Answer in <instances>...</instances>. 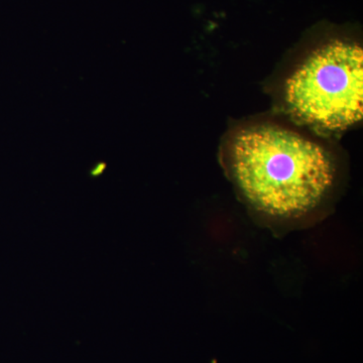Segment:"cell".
Returning <instances> with one entry per match:
<instances>
[{
    "instance_id": "obj_1",
    "label": "cell",
    "mask_w": 363,
    "mask_h": 363,
    "mask_svg": "<svg viewBox=\"0 0 363 363\" xmlns=\"http://www.w3.org/2000/svg\"><path fill=\"white\" fill-rule=\"evenodd\" d=\"M231 171L255 209L277 219H298L316 209L335 180L321 145L292 130L262 125L233 140Z\"/></svg>"
},
{
    "instance_id": "obj_2",
    "label": "cell",
    "mask_w": 363,
    "mask_h": 363,
    "mask_svg": "<svg viewBox=\"0 0 363 363\" xmlns=\"http://www.w3.org/2000/svg\"><path fill=\"white\" fill-rule=\"evenodd\" d=\"M294 116L322 130H343L362 118L363 51L333 40L313 52L286 82Z\"/></svg>"
}]
</instances>
